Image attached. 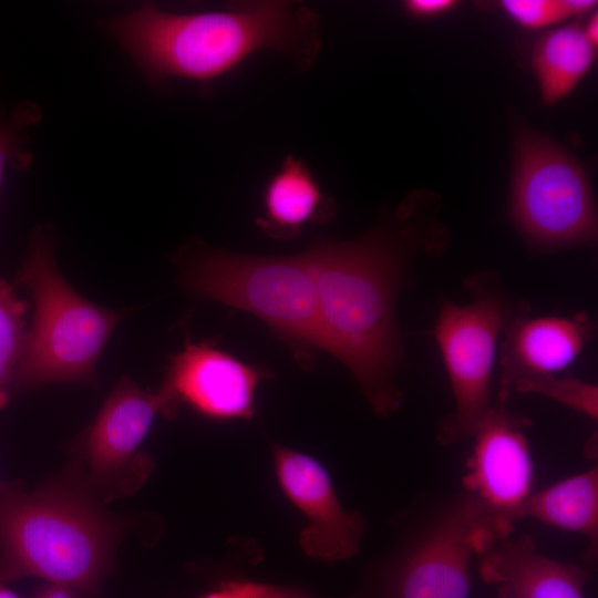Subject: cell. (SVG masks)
<instances>
[{"mask_svg": "<svg viewBox=\"0 0 598 598\" xmlns=\"http://www.w3.org/2000/svg\"><path fill=\"white\" fill-rule=\"evenodd\" d=\"M512 391L546 396L559 404L585 414L591 420L598 417V388L577 378L556 379L554 377L516 382Z\"/></svg>", "mask_w": 598, "mask_h": 598, "instance_id": "cell-18", "label": "cell"}, {"mask_svg": "<svg viewBox=\"0 0 598 598\" xmlns=\"http://www.w3.org/2000/svg\"><path fill=\"white\" fill-rule=\"evenodd\" d=\"M13 369L0 362V409H2L9 399L11 391Z\"/></svg>", "mask_w": 598, "mask_h": 598, "instance_id": "cell-23", "label": "cell"}, {"mask_svg": "<svg viewBox=\"0 0 598 598\" xmlns=\"http://www.w3.org/2000/svg\"><path fill=\"white\" fill-rule=\"evenodd\" d=\"M184 286L194 293L251 313L307 367L320 350L318 293L306 251L282 257L200 250L189 258Z\"/></svg>", "mask_w": 598, "mask_h": 598, "instance_id": "cell-5", "label": "cell"}, {"mask_svg": "<svg viewBox=\"0 0 598 598\" xmlns=\"http://www.w3.org/2000/svg\"><path fill=\"white\" fill-rule=\"evenodd\" d=\"M336 206L309 166L288 155L262 192V215L257 225L270 237L290 239L308 225L327 221Z\"/></svg>", "mask_w": 598, "mask_h": 598, "instance_id": "cell-15", "label": "cell"}, {"mask_svg": "<svg viewBox=\"0 0 598 598\" xmlns=\"http://www.w3.org/2000/svg\"><path fill=\"white\" fill-rule=\"evenodd\" d=\"M474 296L467 305L442 301L434 329L447 371L455 406L441 422L437 439L451 444L473 436L489 411L491 381L497 340L516 316L529 311L501 287L494 275L467 280Z\"/></svg>", "mask_w": 598, "mask_h": 598, "instance_id": "cell-6", "label": "cell"}, {"mask_svg": "<svg viewBox=\"0 0 598 598\" xmlns=\"http://www.w3.org/2000/svg\"><path fill=\"white\" fill-rule=\"evenodd\" d=\"M121 533L83 486L0 482V582L38 577L94 596Z\"/></svg>", "mask_w": 598, "mask_h": 598, "instance_id": "cell-3", "label": "cell"}, {"mask_svg": "<svg viewBox=\"0 0 598 598\" xmlns=\"http://www.w3.org/2000/svg\"><path fill=\"white\" fill-rule=\"evenodd\" d=\"M596 45L584 28L569 24L547 32L533 52V66L545 103L565 97L591 68Z\"/></svg>", "mask_w": 598, "mask_h": 598, "instance_id": "cell-17", "label": "cell"}, {"mask_svg": "<svg viewBox=\"0 0 598 598\" xmlns=\"http://www.w3.org/2000/svg\"><path fill=\"white\" fill-rule=\"evenodd\" d=\"M17 146V128L10 124H0V190L6 166L11 161Z\"/></svg>", "mask_w": 598, "mask_h": 598, "instance_id": "cell-22", "label": "cell"}, {"mask_svg": "<svg viewBox=\"0 0 598 598\" xmlns=\"http://www.w3.org/2000/svg\"><path fill=\"white\" fill-rule=\"evenodd\" d=\"M18 282L32 292L34 319L11 390L58 382L92 383L95 364L121 313L87 301L68 283L44 235L34 237Z\"/></svg>", "mask_w": 598, "mask_h": 598, "instance_id": "cell-4", "label": "cell"}, {"mask_svg": "<svg viewBox=\"0 0 598 598\" xmlns=\"http://www.w3.org/2000/svg\"><path fill=\"white\" fill-rule=\"evenodd\" d=\"M177 402L162 386L156 393L138 388L122 377L85 433L81 444L87 483L105 501L131 493L151 471L141 454L158 412L172 414Z\"/></svg>", "mask_w": 598, "mask_h": 598, "instance_id": "cell-9", "label": "cell"}, {"mask_svg": "<svg viewBox=\"0 0 598 598\" xmlns=\"http://www.w3.org/2000/svg\"><path fill=\"white\" fill-rule=\"evenodd\" d=\"M529 421L492 404L477 426L462 478L463 491L474 496L495 522L502 537L514 533L517 515L533 493L534 462L524 429Z\"/></svg>", "mask_w": 598, "mask_h": 598, "instance_id": "cell-10", "label": "cell"}, {"mask_svg": "<svg viewBox=\"0 0 598 598\" xmlns=\"http://www.w3.org/2000/svg\"><path fill=\"white\" fill-rule=\"evenodd\" d=\"M435 213L432 198L415 194L369 234L349 241L324 239L307 249L317 285L320 349L350 370L382 417L402 403L395 383L402 360L398 292L412 256L435 254L446 243Z\"/></svg>", "mask_w": 598, "mask_h": 598, "instance_id": "cell-1", "label": "cell"}, {"mask_svg": "<svg viewBox=\"0 0 598 598\" xmlns=\"http://www.w3.org/2000/svg\"><path fill=\"white\" fill-rule=\"evenodd\" d=\"M497 526L462 491L426 513L395 563L388 598H470L474 558L496 539Z\"/></svg>", "mask_w": 598, "mask_h": 598, "instance_id": "cell-8", "label": "cell"}, {"mask_svg": "<svg viewBox=\"0 0 598 598\" xmlns=\"http://www.w3.org/2000/svg\"><path fill=\"white\" fill-rule=\"evenodd\" d=\"M107 31L154 82H209L260 50L276 51L306 70L321 47L317 13L288 1H241L196 13L147 3L110 21Z\"/></svg>", "mask_w": 598, "mask_h": 598, "instance_id": "cell-2", "label": "cell"}, {"mask_svg": "<svg viewBox=\"0 0 598 598\" xmlns=\"http://www.w3.org/2000/svg\"><path fill=\"white\" fill-rule=\"evenodd\" d=\"M564 3L570 18L590 12L597 2L592 0H564Z\"/></svg>", "mask_w": 598, "mask_h": 598, "instance_id": "cell-24", "label": "cell"}, {"mask_svg": "<svg viewBox=\"0 0 598 598\" xmlns=\"http://www.w3.org/2000/svg\"><path fill=\"white\" fill-rule=\"evenodd\" d=\"M511 213L538 248L588 245L597 237L594 196L582 166L551 138L526 126L515 137Z\"/></svg>", "mask_w": 598, "mask_h": 598, "instance_id": "cell-7", "label": "cell"}, {"mask_svg": "<svg viewBox=\"0 0 598 598\" xmlns=\"http://www.w3.org/2000/svg\"><path fill=\"white\" fill-rule=\"evenodd\" d=\"M0 598H20L14 591L9 589L4 582H0Z\"/></svg>", "mask_w": 598, "mask_h": 598, "instance_id": "cell-28", "label": "cell"}, {"mask_svg": "<svg viewBox=\"0 0 598 598\" xmlns=\"http://www.w3.org/2000/svg\"><path fill=\"white\" fill-rule=\"evenodd\" d=\"M516 316L503 331L498 402H507L516 382L550 378L568 367L596 333L585 312L570 317Z\"/></svg>", "mask_w": 598, "mask_h": 598, "instance_id": "cell-13", "label": "cell"}, {"mask_svg": "<svg viewBox=\"0 0 598 598\" xmlns=\"http://www.w3.org/2000/svg\"><path fill=\"white\" fill-rule=\"evenodd\" d=\"M34 598H75V592L64 586L52 585L44 587Z\"/></svg>", "mask_w": 598, "mask_h": 598, "instance_id": "cell-25", "label": "cell"}, {"mask_svg": "<svg viewBox=\"0 0 598 598\" xmlns=\"http://www.w3.org/2000/svg\"><path fill=\"white\" fill-rule=\"evenodd\" d=\"M25 302L17 298L11 286L0 280V362L13 371L25 342Z\"/></svg>", "mask_w": 598, "mask_h": 598, "instance_id": "cell-19", "label": "cell"}, {"mask_svg": "<svg viewBox=\"0 0 598 598\" xmlns=\"http://www.w3.org/2000/svg\"><path fill=\"white\" fill-rule=\"evenodd\" d=\"M504 12L526 29H539L569 18L564 1L557 0H504Z\"/></svg>", "mask_w": 598, "mask_h": 598, "instance_id": "cell-20", "label": "cell"}, {"mask_svg": "<svg viewBox=\"0 0 598 598\" xmlns=\"http://www.w3.org/2000/svg\"><path fill=\"white\" fill-rule=\"evenodd\" d=\"M272 454L281 489L307 518L299 535L305 553L327 561L354 556L364 532L363 516L341 506L324 467L310 455L285 446L274 445Z\"/></svg>", "mask_w": 598, "mask_h": 598, "instance_id": "cell-11", "label": "cell"}, {"mask_svg": "<svg viewBox=\"0 0 598 598\" xmlns=\"http://www.w3.org/2000/svg\"><path fill=\"white\" fill-rule=\"evenodd\" d=\"M522 518L585 536L588 539L586 558L592 567L598 550L597 465L533 492L518 512L517 519Z\"/></svg>", "mask_w": 598, "mask_h": 598, "instance_id": "cell-16", "label": "cell"}, {"mask_svg": "<svg viewBox=\"0 0 598 598\" xmlns=\"http://www.w3.org/2000/svg\"><path fill=\"white\" fill-rule=\"evenodd\" d=\"M261 369L209 343H186L172 359L163 388L177 402L219 420L248 419Z\"/></svg>", "mask_w": 598, "mask_h": 598, "instance_id": "cell-12", "label": "cell"}, {"mask_svg": "<svg viewBox=\"0 0 598 598\" xmlns=\"http://www.w3.org/2000/svg\"><path fill=\"white\" fill-rule=\"evenodd\" d=\"M584 31L589 39V41L596 45L597 39H598V20H597V13L592 14L589 19L586 27H584Z\"/></svg>", "mask_w": 598, "mask_h": 598, "instance_id": "cell-27", "label": "cell"}, {"mask_svg": "<svg viewBox=\"0 0 598 598\" xmlns=\"http://www.w3.org/2000/svg\"><path fill=\"white\" fill-rule=\"evenodd\" d=\"M476 559L497 598H586L588 570L548 557L528 535L498 538Z\"/></svg>", "mask_w": 598, "mask_h": 598, "instance_id": "cell-14", "label": "cell"}, {"mask_svg": "<svg viewBox=\"0 0 598 598\" xmlns=\"http://www.w3.org/2000/svg\"><path fill=\"white\" fill-rule=\"evenodd\" d=\"M455 6L451 0H410L406 11L415 17L431 18L450 11Z\"/></svg>", "mask_w": 598, "mask_h": 598, "instance_id": "cell-21", "label": "cell"}, {"mask_svg": "<svg viewBox=\"0 0 598 598\" xmlns=\"http://www.w3.org/2000/svg\"><path fill=\"white\" fill-rule=\"evenodd\" d=\"M262 598H311V597L302 592L292 590V589L268 586Z\"/></svg>", "mask_w": 598, "mask_h": 598, "instance_id": "cell-26", "label": "cell"}]
</instances>
